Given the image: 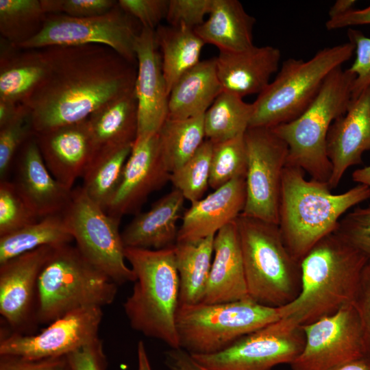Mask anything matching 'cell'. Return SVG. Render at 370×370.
Segmentation results:
<instances>
[{
    "label": "cell",
    "mask_w": 370,
    "mask_h": 370,
    "mask_svg": "<svg viewBox=\"0 0 370 370\" xmlns=\"http://www.w3.org/2000/svg\"><path fill=\"white\" fill-rule=\"evenodd\" d=\"M12 182L39 219L62 214L71 199L73 189L63 186L51 174L34 137L23 145Z\"/></svg>",
    "instance_id": "21"
},
{
    "label": "cell",
    "mask_w": 370,
    "mask_h": 370,
    "mask_svg": "<svg viewBox=\"0 0 370 370\" xmlns=\"http://www.w3.org/2000/svg\"><path fill=\"white\" fill-rule=\"evenodd\" d=\"M347 36L356 53V58L348 69L355 75L352 91L354 99L370 85V38L354 29H348Z\"/></svg>",
    "instance_id": "43"
},
{
    "label": "cell",
    "mask_w": 370,
    "mask_h": 370,
    "mask_svg": "<svg viewBox=\"0 0 370 370\" xmlns=\"http://www.w3.org/2000/svg\"><path fill=\"white\" fill-rule=\"evenodd\" d=\"M102 319V308L84 307L53 321L36 334L3 332L0 356L32 360L67 356L99 338Z\"/></svg>",
    "instance_id": "15"
},
{
    "label": "cell",
    "mask_w": 370,
    "mask_h": 370,
    "mask_svg": "<svg viewBox=\"0 0 370 370\" xmlns=\"http://www.w3.org/2000/svg\"><path fill=\"white\" fill-rule=\"evenodd\" d=\"M76 247L97 269L118 285L134 282L126 264L120 220L94 202L82 186L73 189L71 201L62 214Z\"/></svg>",
    "instance_id": "10"
},
{
    "label": "cell",
    "mask_w": 370,
    "mask_h": 370,
    "mask_svg": "<svg viewBox=\"0 0 370 370\" xmlns=\"http://www.w3.org/2000/svg\"><path fill=\"white\" fill-rule=\"evenodd\" d=\"M216 58L217 75L223 91L241 98L260 94L279 69L281 52L270 46L254 45L243 51L222 52Z\"/></svg>",
    "instance_id": "23"
},
{
    "label": "cell",
    "mask_w": 370,
    "mask_h": 370,
    "mask_svg": "<svg viewBox=\"0 0 370 370\" xmlns=\"http://www.w3.org/2000/svg\"><path fill=\"white\" fill-rule=\"evenodd\" d=\"M46 16L40 0H0V33L14 47L36 36Z\"/></svg>",
    "instance_id": "36"
},
{
    "label": "cell",
    "mask_w": 370,
    "mask_h": 370,
    "mask_svg": "<svg viewBox=\"0 0 370 370\" xmlns=\"http://www.w3.org/2000/svg\"><path fill=\"white\" fill-rule=\"evenodd\" d=\"M155 33L169 95L178 79L200 62L205 43L193 29L184 25H159Z\"/></svg>",
    "instance_id": "30"
},
{
    "label": "cell",
    "mask_w": 370,
    "mask_h": 370,
    "mask_svg": "<svg viewBox=\"0 0 370 370\" xmlns=\"http://www.w3.org/2000/svg\"><path fill=\"white\" fill-rule=\"evenodd\" d=\"M184 200L182 193L174 188L149 210L138 214L121 232L125 247L153 250L173 247Z\"/></svg>",
    "instance_id": "25"
},
{
    "label": "cell",
    "mask_w": 370,
    "mask_h": 370,
    "mask_svg": "<svg viewBox=\"0 0 370 370\" xmlns=\"http://www.w3.org/2000/svg\"><path fill=\"white\" fill-rule=\"evenodd\" d=\"M252 113V103L222 91L204 114L206 139L217 143L244 136Z\"/></svg>",
    "instance_id": "35"
},
{
    "label": "cell",
    "mask_w": 370,
    "mask_h": 370,
    "mask_svg": "<svg viewBox=\"0 0 370 370\" xmlns=\"http://www.w3.org/2000/svg\"><path fill=\"white\" fill-rule=\"evenodd\" d=\"M353 305L361 323L365 356L370 358V259L362 271Z\"/></svg>",
    "instance_id": "46"
},
{
    "label": "cell",
    "mask_w": 370,
    "mask_h": 370,
    "mask_svg": "<svg viewBox=\"0 0 370 370\" xmlns=\"http://www.w3.org/2000/svg\"><path fill=\"white\" fill-rule=\"evenodd\" d=\"M208 18L194 29L205 44L216 46L219 51L236 52L254 45L256 18L237 0H214Z\"/></svg>",
    "instance_id": "27"
},
{
    "label": "cell",
    "mask_w": 370,
    "mask_h": 370,
    "mask_svg": "<svg viewBox=\"0 0 370 370\" xmlns=\"http://www.w3.org/2000/svg\"><path fill=\"white\" fill-rule=\"evenodd\" d=\"M56 247L43 246L0 264V314L14 332L34 319L40 273Z\"/></svg>",
    "instance_id": "18"
},
{
    "label": "cell",
    "mask_w": 370,
    "mask_h": 370,
    "mask_svg": "<svg viewBox=\"0 0 370 370\" xmlns=\"http://www.w3.org/2000/svg\"><path fill=\"white\" fill-rule=\"evenodd\" d=\"M212 145L209 186L215 190L236 178H245L247 155L244 136Z\"/></svg>",
    "instance_id": "38"
},
{
    "label": "cell",
    "mask_w": 370,
    "mask_h": 370,
    "mask_svg": "<svg viewBox=\"0 0 370 370\" xmlns=\"http://www.w3.org/2000/svg\"><path fill=\"white\" fill-rule=\"evenodd\" d=\"M236 223L250 298L271 307L292 302L300 291V262L286 248L278 225L242 214Z\"/></svg>",
    "instance_id": "7"
},
{
    "label": "cell",
    "mask_w": 370,
    "mask_h": 370,
    "mask_svg": "<svg viewBox=\"0 0 370 370\" xmlns=\"http://www.w3.org/2000/svg\"><path fill=\"white\" fill-rule=\"evenodd\" d=\"M304 173L297 167H284L278 224L286 248L299 262L316 243L335 232L347 211L370 198L366 185L333 194L328 182L306 180Z\"/></svg>",
    "instance_id": "2"
},
{
    "label": "cell",
    "mask_w": 370,
    "mask_h": 370,
    "mask_svg": "<svg viewBox=\"0 0 370 370\" xmlns=\"http://www.w3.org/2000/svg\"><path fill=\"white\" fill-rule=\"evenodd\" d=\"M284 316V306H268L251 298L226 303L179 304L176 328L180 348L192 356L217 354Z\"/></svg>",
    "instance_id": "9"
},
{
    "label": "cell",
    "mask_w": 370,
    "mask_h": 370,
    "mask_svg": "<svg viewBox=\"0 0 370 370\" xmlns=\"http://www.w3.org/2000/svg\"><path fill=\"white\" fill-rule=\"evenodd\" d=\"M21 197L14 184L0 182V236L40 220Z\"/></svg>",
    "instance_id": "39"
},
{
    "label": "cell",
    "mask_w": 370,
    "mask_h": 370,
    "mask_svg": "<svg viewBox=\"0 0 370 370\" xmlns=\"http://www.w3.org/2000/svg\"><path fill=\"white\" fill-rule=\"evenodd\" d=\"M246 201L245 177L236 178L191 204L182 217L177 243L215 235L243 212Z\"/></svg>",
    "instance_id": "22"
},
{
    "label": "cell",
    "mask_w": 370,
    "mask_h": 370,
    "mask_svg": "<svg viewBox=\"0 0 370 370\" xmlns=\"http://www.w3.org/2000/svg\"><path fill=\"white\" fill-rule=\"evenodd\" d=\"M214 236L174 246L180 279L179 304L201 301L213 258Z\"/></svg>",
    "instance_id": "31"
},
{
    "label": "cell",
    "mask_w": 370,
    "mask_h": 370,
    "mask_svg": "<svg viewBox=\"0 0 370 370\" xmlns=\"http://www.w3.org/2000/svg\"><path fill=\"white\" fill-rule=\"evenodd\" d=\"M28 112L23 103L0 100V127Z\"/></svg>",
    "instance_id": "51"
},
{
    "label": "cell",
    "mask_w": 370,
    "mask_h": 370,
    "mask_svg": "<svg viewBox=\"0 0 370 370\" xmlns=\"http://www.w3.org/2000/svg\"><path fill=\"white\" fill-rule=\"evenodd\" d=\"M244 140L247 170L246 201L241 214L278 225L287 145L269 127H249Z\"/></svg>",
    "instance_id": "13"
},
{
    "label": "cell",
    "mask_w": 370,
    "mask_h": 370,
    "mask_svg": "<svg viewBox=\"0 0 370 370\" xmlns=\"http://www.w3.org/2000/svg\"><path fill=\"white\" fill-rule=\"evenodd\" d=\"M169 0H119V7L139 21L142 27L154 29L166 18Z\"/></svg>",
    "instance_id": "45"
},
{
    "label": "cell",
    "mask_w": 370,
    "mask_h": 370,
    "mask_svg": "<svg viewBox=\"0 0 370 370\" xmlns=\"http://www.w3.org/2000/svg\"><path fill=\"white\" fill-rule=\"evenodd\" d=\"M88 119L96 153L133 145L138 133V104L134 89L106 103Z\"/></svg>",
    "instance_id": "29"
},
{
    "label": "cell",
    "mask_w": 370,
    "mask_h": 370,
    "mask_svg": "<svg viewBox=\"0 0 370 370\" xmlns=\"http://www.w3.org/2000/svg\"><path fill=\"white\" fill-rule=\"evenodd\" d=\"M212 143L205 140L195 154L171 173L170 181L191 204L203 198L209 186Z\"/></svg>",
    "instance_id": "37"
},
{
    "label": "cell",
    "mask_w": 370,
    "mask_h": 370,
    "mask_svg": "<svg viewBox=\"0 0 370 370\" xmlns=\"http://www.w3.org/2000/svg\"><path fill=\"white\" fill-rule=\"evenodd\" d=\"M170 175L160 153L158 133L137 137L106 212L121 219L137 211L151 193L170 181Z\"/></svg>",
    "instance_id": "16"
},
{
    "label": "cell",
    "mask_w": 370,
    "mask_h": 370,
    "mask_svg": "<svg viewBox=\"0 0 370 370\" xmlns=\"http://www.w3.org/2000/svg\"><path fill=\"white\" fill-rule=\"evenodd\" d=\"M329 370H370V358L365 355Z\"/></svg>",
    "instance_id": "52"
},
{
    "label": "cell",
    "mask_w": 370,
    "mask_h": 370,
    "mask_svg": "<svg viewBox=\"0 0 370 370\" xmlns=\"http://www.w3.org/2000/svg\"><path fill=\"white\" fill-rule=\"evenodd\" d=\"M354 79L348 69L337 68L299 116L271 128L287 145L286 166L301 169L311 179L328 183L332 174L326 151L328 131L333 121L347 110Z\"/></svg>",
    "instance_id": "5"
},
{
    "label": "cell",
    "mask_w": 370,
    "mask_h": 370,
    "mask_svg": "<svg viewBox=\"0 0 370 370\" xmlns=\"http://www.w3.org/2000/svg\"><path fill=\"white\" fill-rule=\"evenodd\" d=\"M132 18L118 3L108 13L94 17L47 14L40 31L16 48L34 49L51 46L101 45L111 48L134 65L137 64L135 42L140 30L136 31Z\"/></svg>",
    "instance_id": "11"
},
{
    "label": "cell",
    "mask_w": 370,
    "mask_h": 370,
    "mask_svg": "<svg viewBox=\"0 0 370 370\" xmlns=\"http://www.w3.org/2000/svg\"><path fill=\"white\" fill-rule=\"evenodd\" d=\"M137 137L158 133L168 117L169 92L154 29L141 27L135 42Z\"/></svg>",
    "instance_id": "17"
},
{
    "label": "cell",
    "mask_w": 370,
    "mask_h": 370,
    "mask_svg": "<svg viewBox=\"0 0 370 370\" xmlns=\"http://www.w3.org/2000/svg\"><path fill=\"white\" fill-rule=\"evenodd\" d=\"M369 260L336 232L323 238L300 262V291L284 306V317L301 326L353 304Z\"/></svg>",
    "instance_id": "3"
},
{
    "label": "cell",
    "mask_w": 370,
    "mask_h": 370,
    "mask_svg": "<svg viewBox=\"0 0 370 370\" xmlns=\"http://www.w3.org/2000/svg\"><path fill=\"white\" fill-rule=\"evenodd\" d=\"M45 164L53 177L69 189L83 177L96 147L88 119L34 136Z\"/></svg>",
    "instance_id": "19"
},
{
    "label": "cell",
    "mask_w": 370,
    "mask_h": 370,
    "mask_svg": "<svg viewBox=\"0 0 370 370\" xmlns=\"http://www.w3.org/2000/svg\"><path fill=\"white\" fill-rule=\"evenodd\" d=\"M72 241L62 214L47 216L0 236V264L43 246L57 247Z\"/></svg>",
    "instance_id": "32"
},
{
    "label": "cell",
    "mask_w": 370,
    "mask_h": 370,
    "mask_svg": "<svg viewBox=\"0 0 370 370\" xmlns=\"http://www.w3.org/2000/svg\"><path fill=\"white\" fill-rule=\"evenodd\" d=\"M334 232L370 259V205L356 207L345 215Z\"/></svg>",
    "instance_id": "41"
},
{
    "label": "cell",
    "mask_w": 370,
    "mask_h": 370,
    "mask_svg": "<svg viewBox=\"0 0 370 370\" xmlns=\"http://www.w3.org/2000/svg\"><path fill=\"white\" fill-rule=\"evenodd\" d=\"M49 69L44 48L21 49L1 38L0 100L24 103Z\"/></svg>",
    "instance_id": "26"
},
{
    "label": "cell",
    "mask_w": 370,
    "mask_h": 370,
    "mask_svg": "<svg viewBox=\"0 0 370 370\" xmlns=\"http://www.w3.org/2000/svg\"><path fill=\"white\" fill-rule=\"evenodd\" d=\"M46 14H63L75 18L98 16L110 12L118 3L114 0H40Z\"/></svg>",
    "instance_id": "42"
},
{
    "label": "cell",
    "mask_w": 370,
    "mask_h": 370,
    "mask_svg": "<svg viewBox=\"0 0 370 370\" xmlns=\"http://www.w3.org/2000/svg\"><path fill=\"white\" fill-rule=\"evenodd\" d=\"M355 0H337L328 12L329 18H333L346 14L354 9Z\"/></svg>",
    "instance_id": "53"
},
{
    "label": "cell",
    "mask_w": 370,
    "mask_h": 370,
    "mask_svg": "<svg viewBox=\"0 0 370 370\" xmlns=\"http://www.w3.org/2000/svg\"><path fill=\"white\" fill-rule=\"evenodd\" d=\"M304 345L301 326L285 317L243 336L221 352L191 356L209 370H272L281 364L291 365Z\"/></svg>",
    "instance_id": "12"
},
{
    "label": "cell",
    "mask_w": 370,
    "mask_h": 370,
    "mask_svg": "<svg viewBox=\"0 0 370 370\" xmlns=\"http://www.w3.org/2000/svg\"><path fill=\"white\" fill-rule=\"evenodd\" d=\"M133 145L97 151L82 177L84 192L106 212L119 186Z\"/></svg>",
    "instance_id": "33"
},
{
    "label": "cell",
    "mask_w": 370,
    "mask_h": 370,
    "mask_svg": "<svg viewBox=\"0 0 370 370\" xmlns=\"http://www.w3.org/2000/svg\"><path fill=\"white\" fill-rule=\"evenodd\" d=\"M158 136L162 160L171 173L185 164L206 140L204 114L186 119L167 118Z\"/></svg>",
    "instance_id": "34"
},
{
    "label": "cell",
    "mask_w": 370,
    "mask_h": 370,
    "mask_svg": "<svg viewBox=\"0 0 370 370\" xmlns=\"http://www.w3.org/2000/svg\"><path fill=\"white\" fill-rule=\"evenodd\" d=\"M362 25H370V4L364 8H354L345 14L329 18L325 23L328 30Z\"/></svg>",
    "instance_id": "49"
},
{
    "label": "cell",
    "mask_w": 370,
    "mask_h": 370,
    "mask_svg": "<svg viewBox=\"0 0 370 370\" xmlns=\"http://www.w3.org/2000/svg\"><path fill=\"white\" fill-rule=\"evenodd\" d=\"M34 136L28 112L0 127V178L5 177L18 149Z\"/></svg>",
    "instance_id": "40"
},
{
    "label": "cell",
    "mask_w": 370,
    "mask_h": 370,
    "mask_svg": "<svg viewBox=\"0 0 370 370\" xmlns=\"http://www.w3.org/2000/svg\"><path fill=\"white\" fill-rule=\"evenodd\" d=\"M354 52V45L347 42L325 47L308 60H286L274 80L252 103L249 127L272 128L297 119L315 99L328 76Z\"/></svg>",
    "instance_id": "8"
},
{
    "label": "cell",
    "mask_w": 370,
    "mask_h": 370,
    "mask_svg": "<svg viewBox=\"0 0 370 370\" xmlns=\"http://www.w3.org/2000/svg\"><path fill=\"white\" fill-rule=\"evenodd\" d=\"M352 180L370 188V165L355 170L352 173Z\"/></svg>",
    "instance_id": "55"
},
{
    "label": "cell",
    "mask_w": 370,
    "mask_h": 370,
    "mask_svg": "<svg viewBox=\"0 0 370 370\" xmlns=\"http://www.w3.org/2000/svg\"><path fill=\"white\" fill-rule=\"evenodd\" d=\"M44 49L49 71L23 103L34 136L85 120L106 103L134 89L137 69L107 46Z\"/></svg>",
    "instance_id": "1"
},
{
    "label": "cell",
    "mask_w": 370,
    "mask_h": 370,
    "mask_svg": "<svg viewBox=\"0 0 370 370\" xmlns=\"http://www.w3.org/2000/svg\"><path fill=\"white\" fill-rule=\"evenodd\" d=\"M222 91L216 58L200 61L172 88L167 118L186 119L204 115Z\"/></svg>",
    "instance_id": "28"
},
{
    "label": "cell",
    "mask_w": 370,
    "mask_h": 370,
    "mask_svg": "<svg viewBox=\"0 0 370 370\" xmlns=\"http://www.w3.org/2000/svg\"><path fill=\"white\" fill-rule=\"evenodd\" d=\"M164 363L169 370H209L181 348H171L164 354Z\"/></svg>",
    "instance_id": "50"
},
{
    "label": "cell",
    "mask_w": 370,
    "mask_h": 370,
    "mask_svg": "<svg viewBox=\"0 0 370 370\" xmlns=\"http://www.w3.org/2000/svg\"><path fill=\"white\" fill-rule=\"evenodd\" d=\"M67 358L71 370L107 369V358L99 338L68 354Z\"/></svg>",
    "instance_id": "47"
},
{
    "label": "cell",
    "mask_w": 370,
    "mask_h": 370,
    "mask_svg": "<svg viewBox=\"0 0 370 370\" xmlns=\"http://www.w3.org/2000/svg\"><path fill=\"white\" fill-rule=\"evenodd\" d=\"M0 370H71L67 356L41 359H26L0 356Z\"/></svg>",
    "instance_id": "48"
},
{
    "label": "cell",
    "mask_w": 370,
    "mask_h": 370,
    "mask_svg": "<svg viewBox=\"0 0 370 370\" xmlns=\"http://www.w3.org/2000/svg\"><path fill=\"white\" fill-rule=\"evenodd\" d=\"M137 370H152L145 343L139 341L136 348Z\"/></svg>",
    "instance_id": "54"
},
{
    "label": "cell",
    "mask_w": 370,
    "mask_h": 370,
    "mask_svg": "<svg viewBox=\"0 0 370 370\" xmlns=\"http://www.w3.org/2000/svg\"><path fill=\"white\" fill-rule=\"evenodd\" d=\"M214 0H169L166 18L169 25H184L195 29L212 10Z\"/></svg>",
    "instance_id": "44"
},
{
    "label": "cell",
    "mask_w": 370,
    "mask_h": 370,
    "mask_svg": "<svg viewBox=\"0 0 370 370\" xmlns=\"http://www.w3.org/2000/svg\"><path fill=\"white\" fill-rule=\"evenodd\" d=\"M118 286L76 246H57L38 277L34 321L49 324L79 308L110 305Z\"/></svg>",
    "instance_id": "6"
},
{
    "label": "cell",
    "mask_w": 370,
    "mask_h": 370,
    "mask_svg": "<svg viewBox=\"0 0 370 370\" xmlns=\"http://www.w3.org/2000/svg\"><path fill=\"white\" fill-rule=\"evenodd\" d=\"M304 345L291 370H329L365 355L361 323L353 304L301 325Z\"/></svg>",
    "instance_id": "14"
},
{
    "label": "cell",
    "mask_w": 370,
    "mask_h": 370,
    "mask_svg": "<svg viewBox=\"0 0 370 370\" xmlns=\"http://www.w3.org/2000/svg\"><path fill=\"white\" fill-rule=\"evenodd\" d=\"M250 298L236 221L214 236L213 258L201 302L226 303Z\"/></svg>",
    "instance_id": "24"
},
{
    "label": "cell",
    "mask_w": 370,
    "mask_h": 370,
    "mask_svg": "<svg viewBox=\"0 0 370 370\" xmlns=\"http://www.w3.org/2000/svg\"><path fill=\"white\" fill-rule=\"evenodd\" d=\"M370 150V85L352 99L346 112L330 127L326 143L332 164L328 186L336 188L347 169L362 163L364 152Z\"/></svg>",
    "instance_id": "20"
},
{
    "label": "cell",
    "mask_w": 370,
    "mask_h": 370,
    "mask_svg": "<svg viewBox=\"0 0 370 370\" xmlns=\"http://www.w3.org/2000/svg\"><path fill=\"white\" fill-rule=\"evenodd\" d=\"M125 256L136 276L123 306L130 326L170 348H180L176 328L180 279L174 247L159 250L125 247Z\"/></svg>",
    "instance_id": "4"
}]
</instances>
